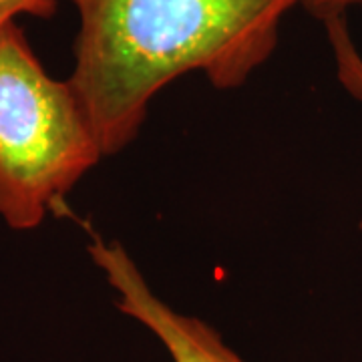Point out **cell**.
Segmentation results:
<instances>
[{
  "instance_id": "cell-1",
  "label": "cell",
  "mask_w": 362,
  "mask_h": 362,
  "mask_svg": "<svg viewBox=\"0 0 362 362\" xmlns=\"http://www.w3.org/2000/svg\"><path fill=\"white\" fill-rule=\"evenodd\" d=\"M78 14L66 78L103 156L137 139L159 90L187 73L238 89L276 51L302 0H69Z\"/></svg>"
},
{
  "instance_id": "cell-2",
  "label": "cell",
  "mask_w": 362,
  "mask_h": 362,
  "mask_svg": "<svg viewBox=\"0 0 362 362\" xmlns=\"http://www.w3.org/2000/svg\"><path fill=\"white\" fill-rule=\"evenodd\" d=\"M69 81L40 65L23 28H0V220L39 228L103 159Z\"/></svg>"
},
{
  "instance_id": "cell-3",
  "label": "cell",
  "mask_w": 362,
  "mask_h": 362,
  "mask_svg": "<svg viewBox=\"0 0 362 362\" xmlns=\"http://www.w3.org/2000/svg\"><path fill=\"white\" fill-rule=\"evenodd\" d=\"M93 264L115 290L117 308L145 326L168 350L173 362H246L220 332L204 320L171 308L149 286L137 262L119 242L95 235L89 244Z\"/></svg>"
},
{
  "instance_id": "cell-4",
  "label": "cell",
  "mask_w": 362,
  "mask_h": 362,
  "mask_svg": "<svg viewBox=\"0 0 362 362\" xmlns=\"http://www.w3.org/2000/svg\"><path fill=\"white\" fill-rule=\"evenodd\" d=\"M326 26L338 83L362 105V0H302Z\"/></svg>"
},
{
  "instance_id": "cell-5",
  "label": "cell",
  "mask_w": 362,
  "mask_h": 362,
  "mask_svg": "<svg viewBox=\"0 0 362 362\" xmlns=\"http://www.w3.org/2000/svg\"><path fill=\"white\" fill-rule=\"evenodd\" d=\"M57 11V0H0V28L14 23L16 16L49 18Z\"/></svg>"
},
{
  "instance_id": "cell-6",
  "label": "cell",
  "mask_w": 362,
  "mask_h": 362,
  "mask_svg": "<svg viewBox=\"0 0 362 362\" xmlns=\"http://www.w3.org/2000/svg\"><path fill=\"white\" fill-rule=\"evenodd\" d=\"M358 228H361V232H362V218H361V223H358Z\"/></svg>"
}]
</instances>
